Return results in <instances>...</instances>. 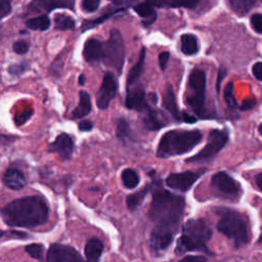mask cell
I'll list each match as a JSON object with an SVG mask.
<instances>
[{"label": "cell", "mask_w": 262, "mask_h": 262, "mask_svg": "<svg viewBox=\"0 0 262 262\" xmlns=\"http://www.w3.org/2000/svg\"><path fill=\"white\" fill-rule=\"evenodd\" d=\"M258 243H262V233H261V235H260V238L258 240Z\"/></svg>", "instance_id": "51"}, {"label": "cell", "mask_w": 262, "mask_h": 262, "mask_svg": "<svg viewBox=\"0 0 262 262\" xmlns=\"http://www.w3.org/2000/svg\"><path fill=\"white\" fill-rule=\"evenodd\" d=\"M123 10H125V8H119L118 10L114 11L113 13H107L106 15H102L100 18H98V19H96V20L85 22V23L83 24V30L85 31V30H88V29H91V28L97 26L98 24H100V23H102L103 21L108 20V19H109L110 17H112L114 14H116V13H118V12H120V11H123Z\"/></svg>", "instance_id": "32"}, {"label": "cell", "mask_w": 262, "mask_h": 262, "mask_svg": "<svg viewBox=\"0 0 262 262\" xmlns=\"http://www.w3.org/2000/svg\"><path fill=\"white\" fill-rule=\"evenodd\" d=\"M196 120H197V118L195 116L189 115L187 113H184V115H182V121H185L187 123H195Z\"/></svg>", "instance_id": "47"}, {"label": "cell", "mask_w": 262, "mask_h": 262, "mask_svg": "<svg viewBox=\"0 0 262 262\" xmlns=\"http://www.w3.org/2000/svg\"><path fill=\"white\" fill-rule=\"evenodd\" d=\"M32 115H33V109L27 108V109L23 110L22 112L16 114V116H15V118H14V121H15L16 125L22 126V125H24L27 121L30 120V118L32 117Z\"/></svg>", "instance_id": "34"}, {"label": "cell", "mask_w": 262, "mask_h": 262, "mask_svg": "<svg viewBox=\"0 0 262 262\" xmlns=\"http://www.w3.org/2000/svg\"><path fill=\"white\" fill-rule=\"evenodd\" d=\"M134 10L143 19V24L145 26H150L157 19V12L150 4H139L134 7Z\"/></svg>", "instance_id": "22"}, {"label": "cell", "mask_w": 262, "mask_h": 262, "mask_svg": "<svg viewBox=\"0 0 262 262\" xmlns=\"http://www.w3.org/2000/svg\"><path fill=\"white\" fill-rule=\"evenodd\" d=\"M78 128L80 131H89L93 128V124L91 121H88V120H83L81 121L79 124H78Z\"/></svg>", "instance_id": "46"}, {"label": "cell", "mask_w": 262, "mask_h": 262, "mask_svg": "<svg viewBox=\"0 0 262 262\" xmlns=\"http://www.w3.org/2000/svg\"><path fill=\"white\" fill-rule=\"evenodd\" d=\"M91 112V100L88 92L81 90L79 92V103L77 108L73 111V118L80 119L87 116Z\"/></svg>", "instance_id": "23"}, {"label": "cell", "mask_w": 262, "mask_h": 262, "mask_svg": "<svg viewBox=\"0 0 262 262\" xmlns=\"http://www.w3.org/2000/svg\"><path fill=\"white\" fill-rule=\"evenodd\" d=\"M30 47L29 42H27L26 40H18L14 43L13 45V49L16 54L18 55H25L28 53Z\"/></svg>", "instance_id": "38"}, {"label": "cell", "mask_w": 262, "mask_h": 262, "mask_svg": "<svg viewBox=\"0 0 262 262\" xmlns=\"http://www.w3.org/2000/svg\"><path fill=\"white\" fill-rule=\"evenodd\" d=\"M121 178H122V182H123L124 187L129 190L136 189L140 184V176H139L138 172L131 168L124 169L122 171Z\"/></svg>", "instance_id": "27"}, {"label": "cell", "mask_w": 262, "mask_h": 262, "mask_svg": "<svg viewBox=\"0 0 262 262\" xmlns=\"http://www.w3.org/2000/svg\"><path fill=\"white\" fill-rule=\"evenodd\" d=\"M212 237V229L204 219H191L185 226L176 246V253L201 251L212 255L206 243Z\"/></svg>", "instance_id": "4"}, {"label": "cell", "mask_w": 262, "mask_h": 262, "mask_svg": "<svg viewBox=\"0 0 262 262\" xmlns=\"http://www.w3.org/2000/svg\"><path fill=\"white\" fill-rule=\"evenodd\" d=\"M85 79H86L85 75H84V74H81V75L79 76V80H78L79 85H84V84H85Z\"/></svg>", "instance_id": "49"}, {"label": "cell", "mask_w": 262, "mask_h": 262, "mask_svg": "<svg viewBox=\"0 0 262 262\" xmlns=\"http://www.w3.org/2000/svg\"><path fill=\"white\" fill-rule=\"evenodd\" d=\"M211 187L216 194L227 198L235 197L240 192L239 184L224 171H220L212 176Z\"/></svg>", "instance_id": "11"}, {"label": "cell", "mask_w": 262, "mask_h": 262, "mask_svg": "<svg viewBox=\"0 0 262 262\" xmlns=\"http://www.w3.org/2000/svg\"><path fill=\"white\" fill-rule=\"evenodd\" d=\"M255 106H256V100H255V99L247 98V99H245V100L242 102L240 109L243 110V111H247V110H250V109L254 108Z\"/></svg>", "instance_id": "45"}, {"label": "cell", "mask_w": 262, "mask_h": 262, "mask_svg": "<svg viewBox=\"0 0 262 262\" xmlns=\"http://www.w3.org/2000/svg\"><path fill=\"white\" fill-rule=\"evenodd\" d=\"M26 26L34 31H46L50 27V20L46 15H41L36 18L29 19Z\"/></svg>", "instance_id": "28"}, {"label": "cell", "mask_w": 262, "mask_h": 262, "mask_svg": "<svg viewBox=\"0 0 262 262\" xmlns=\"http://www.w3.org/2000/svg\"><path fill=\"white\" fill-rule=\"evenodd\" d=\"M179 262H207V258L201 255H190L182 258Z\"/></svg>", "instance_id": "42"}, {"label": "cell", "mask_w": 262, "mask_h": 262, "mask_svg": "<svg viewBox=\"0 0 262 262\" xmlns=\"http://www.w3.org/2000/svg\"><path fill=\"white\" fill-rule=\"evenodd\" d=\"M151 190H153V186L152 185H148V186L144 187L142 190H140L139 192L129 195L127 197V199H126V204H127L128 209L131 210V211L137 210L143 204L144 200L146 199L148 193Z\"/></svg>", "instance_id": "24"}, {"label": "cell", "mask_w": 262, "mask_h": 262, "mask_svg": "<svg viewBox=\"0 0 262 262\" xmlns=\"http://www.w3.org/2000/svg\"><path fill=\"white\" fill-rule=\"evenodd\" d=\"M155 185L149 218L156 223L155 227L176 233L184 216L186 201L182 197L164 190L158 184Z\"/></svg>", "instance_id": "1"}, {"label": "cell", "mask_w": 262, "mask_h": 262, "mask_svg": "<svg viewBox=\"0 0 262 262\" xmlns=\"http://www.w3.org/2000/svg\"><path fill=\"white\" fill-rule=\"evenodd\" d=\"M99 5V0H84L81 4V8L86 13H94L97 11Z\"/></svg>", "instance_id": "37"}, {"label": "cell", "mask_w": 262, "mask_h": 262, "mask_svg": "<svg viewBox=\"0 0 262 262\" xmlns=\"http://www.w3.org/2000/svg\"><path fill=\"white\" fill-rule=\"evenodd\" d=\"M54 21H55L56 30H60V31L72 30L75 28V24H76L74 19L66 14L56 15Z\"/></svg>", "instance_id": "29"}, {"label": "cell", "mask_w": 262, "mask_h": 262, "mask_svg": "<svg viewBox=\"0 0 262 262\" xmlns=\"http://www.w3.org/2000/svg\"><path fill=\"white\" fill-rule=\"evenodd\" d=\"M103 250L102 242L97 238L90 239L85 246V256L88 262H98Z\"/></svg>", "instance_id": "21"}, {"label": "cell", "mask_w": 262, "mask_h": 262, "mask_svg": "<svg viewBox=\"0 0 262 262\" xmlns=\"http://www.w3.org/2000/svg\"><path fill=\"white\" fill-rule=\"evenodd\" d=\"M258 131H259V134L261 135V137H262V123L259 125V127H258Z\"/></svg>", "instance_id": "50"}, {"label": "cell", "mask_w": 262, "mask_h": 262, "mask_svg": "<svg viewBox=\"0 0 262 262\" xmlns=\"http://www.w3.org/2000/svg\"><path fill=\"white\" fill-rule=\"evenodd\" d=\"M224 99L226 101V103L228 104L229 108L234 109L238 108V102L233 96V84L231 82H229L224 89Z\"/></svg>", "instance_id": "33"}, {"label": "cell", "mask_w": 262, "mask_h": 262, "mask_svg": "<svg viewBox=\"0 0 262 262\" xmlns=\"http://www.w3.org/2000/svg\"><path fill=\"white\" fill-rule=\"evenodd\" d=\"M26 252L35 259H42L43 257V252H44V247L40 244H31L26 247Z\"/></svg>", "instance_id": "35"}, {"label": "cell", "mask_w": 262, "mask_h": 262, "mask_svg": "<svg viewBox=\"0 0 262 262\" xmlns=\"http://www.w3.org/2000/svg\"><path fill=\"white\" fill-rule=\"evenodd\" d=\"M251 26L255 32L262 34V15L261 14H254L251 17Z\"/></svg>", "instance_id": "39"}, {"label": "cell", "mask_w": 262, "mask_h": 262, "mask_svg": "<svg viewBox=\"0 0 262 262\" xmlns=\"http://www.w3.org/2000/svg\"><path fill=\"white\" fill-rule=\"evenodd\" d=\"M144 124L148 130L155 131L161 129L166 125V121L163 119V116L157 110L152 109L151 107L145 112Z\"/></svg>", "instance_id": "20"}, {"label": "cell", "mask_w": 262, "mask_h": 262, "mask_svg": "<svg viewBox=\"0 0 262 262\" xmlns=\"http://www.w3.org/2000/svg\"><path fill=\"white\" fill-rule=\"evenodd\" d=\"M255 0H230L229 6L238 15H246L255 6Z\"/></svg>", "instance_id": "30"}, {"label": "cell", "mask_w": 262, "mask_h": 262, "mask_svg": "<svg viewBox=\"0 0 262 262\" xmlns=\"http://www.w3.org/2000/svg\"><path fill=\"white\" fill-rule=\"evenodd\" d=\"M125 106L129 110L144 113L150 108L147 101V94L143 86H131V88H128Z\"/></svg>", "instance_id": "13"}, {"label": "cell", "mask_w": 262, "mask_h": 262, "mask_svg": "<svg viewBox=\"0 0 262 262\" xmlns=\"http://www.w3.org/2000/svg\"><path fill=\"white\" fill-rule=\"evenodd\" d=\"M202 141L199 130L173 129L162 136L158 149V158H170L191 152Z\"/></svg>", "instance_id": "3"}, {"label": "cell", "mask_w": 262, "mask_h": 262, "mask_svg": "<svg viewBox=\"0 0 262 262\" xmlns=\"http://www.w3.org/2000/svg\"><path fill=\"white\" fill-rule=\"evenodd\" d=\"M252 72L257 80L262 81V62L255 63L252 67Z\"/></svg>", "instance_id": "43"}, {"label": "cell", "mask_w": 262, "mask_h": 262, "mask_svg": "<svg viewBox=\"0 0 262 262\" xmlns=\"http://www.w3.org/2000/svg\"><path fill=\"white\" fill-rule=\"evenodd\" d=\"M217 229L232 240L237 248L247 245L250 241L247 223L235 211L228 209L222 210L221 217L217 223Z\"/></svg>", "instance_id": "5"}, {"label": "cell", "mask_w": 262, "mask_h": 262, "mask_svg": "<svg viewBox=\"0 0 262 262\" xmlns=\"http://www.w3.org/2000/svg\"><path fill=\"white\" fill-rule=\"evenodd\" d=\"M4 182L9 189L19 191L26 186V177L21 170L11 167L4 175Z\"/></svg>", "instance_id": "19"}, {"label": "cell", "mask_w": 262, "mask_h": 262, "mask_svg": "<svg viewBox=\"0 0 262 262\" xmlns=\"http://www.w3.org/2000/svg\"><path fill=\"white\" fill-rule=\"evenodd\" d=\"M255 180H256V185L258 186V188L262 191V172L259 173L258 175H256Z\"/></svg>", "instance_id": "48"}, {"label": "cell", "mask_w": 262, "mask_h": 262, "mask_svg": "<svg viewBox=\"0 0 262 262\" xmlns=\"http://www.w3.org/2000/svg\"><path fill=\"white\" fill-rule=\"evenodd\" d=\"M47 262H84V260L74 248L54 244L47 252Z\"/></svg>", "instance_id": "12"}, {"label": "cell", "mask_w": 262, "mask_h": 262, "mask_svg": "<svg viewBox=\"0 0 262 262\" xmlns=\"http://www.w3.org/2000/svg\"><path fill=\"white\" fill-rule=\"evenodd\" d=\"M207 169L198 171H185L181 173H172L166 178V185L173 190L179 192H188L198 181V179L206 172Z\"/></svg>", "instance_id": "10"}, {"label": "cell", "mask_w": 262, "mask_h": 262, "mask_svg": "<svg viewBox=\"0 0 262 262\" xmlns=\"http://www.w3.org/2000/svg\"><path fill=\"white\" fill-rule=\"evenodd\" d=\"M29 68V65L28 63H20V64H15V65H12L8 71L11 75H14V76H19V75H22L24 74Z\"/></svg>", "instance_id": "36"}, {"label": "cell", "mask_w": 262, "mask_h": 262, "mask_svg": "<svg viewBox=\"0 0 262 262\" xmlns=\"http://www.w3.org/2000/svg\"><path fill=\"white\" fill-rule=\"evenodd\" d=\"M125 61V44L124 39L119 30L114 29L110 33L109 40L104 43L103 63L121 74Z\"/></svg>", "instance_id": "7"}, {"label": "cell", "mask_w": 262, "mask_h": 262, "mask_svg": "<svg viewBox=\"0 0 262 262\" xmlns=\"http://www.w3.org/2000/svg\"><path fill=\"white\" fill-rule=\"evenodd\" d=\"M174 235L175 233L170 230L154 227L151 235V247L156 252H163L170 246Z\"/></svg>", "instance_id": "17"}, {"label": "cell", "mask_w": 262, "mask_h": 262, "mask_svg": "<svg viewBox=\"0 0 262 262\" xmlns=\"http://www.w3.org/2000/svg\"><path fill=\"white\" fill-rule=\"evenodd\" d=\"M12 12V5L11 3L7 2V0H3L2 4H0V18L4 19L8 15H10Z\"/></svg>", "instance_id": "40"}, {"label": "cell", "mask_w": 262, "mask_h": 262, "mask_svg": "<svg viewBox=\"0 0 262 262\" xmlns=\"http://www.w3.org/2000/svg\"><path fill=\"white\" fill-rule=\"evenodd\" d=\"M189 94L187 95V102L200 118L206 117L205 108V92H206V74L201 69H194L188 80Z\"/></svg>", "instance_id": "6"}, {"label": "cell", "mask_w": 262, "mask_h": 262, "mask_svg": "<svg viewBox=\"0 0 262 262\" xmlns=\"http://www.w3.org/2000/svg\"><path fill=\"white\" fill-rule=\"evenodd\" d=\"M228 142V134L225 130H218L214 129L211 130L208 142L204 149H202L197 155L189 158L187 162L189 163H197V162H204L211 158H213L216 154H218L224 146Z\"/></svg>", "instance_id": "8"}, {"label": "cell", "mask_w": 262, "mask_h": 262, "mask_svg": "<svg viewBox=\"0 0 262 262\" xmlns=\"http://www.w3.org/2000/svg\"><path fill=\"white\" fill-rule=\"evenodd\" d=\"M49 209L40 196H28L14 200L2 211L4 221L10 226L36 227L48 219Z\"/></svg>", "instance_id": "2"}, {"label": "cell", "mask_w": 262, "mask_h": 262, "mask_svg": "<svg viewBox=\"0 0 262 262\" xmlns=\"http://www.w3.org/2000/svg\"><path fill=\"white\" fill-rule=\"evenodd\" d=\"M118 91V81L113 73H106L100 87L96 92V106L100 110L109 108Z\"/></svg>", "instance_id": "9"}, {"label": "cell", "mask_w": 262, "mask_h": 262, "mask_svg": "<svg viewBox=\"0 0 262 262\" xmlns=\"http://www.w3.org/2000/svg\"><path fill=\"white\" fill-rule=\"evenodd\" d=\"M48 152L58 154L62 159L68 160L74 153V142L67 134H61L54 143L48 146Z\"/></svg>", "instance_id": "14"}, {"label": "cell", "mask_w": 262, "mask_h": 262, "mask_svg": "<svg viewBox=\"0 0 262 262\" xmlns=\"http://www.w3.org/2000/svg\"><path fill=\"white\" fill-rule=\"evenodd\" d=\"M146 48L143 47L139 57L138 62L135 64V66L130 69L129 73H128V77H127V84L128 86H133L141 77L143 71H144V65H145V61H146Z\"/></svg>", "instance_id": "25"}, {"label": "cell", "mask_w": 262, "mask_h": 262, "mask_svg": "<svg viewBox=\"0 0 262 262\" xmlns=\"http://www.w3.org/2000/svg\"><path fill=\"white\" fill-rule=\"evenodd\" d=\"M129 133H130V128H129L128 122L123 118L119 119L117 121V125H116V135H117V137L121 141H125L129 137Z\"/></svg>", "instance_id": "31"}, {"label": "cell", "mask_w": 262, "mask_h": 262, "mask_svg": "<svg viewBox=\"0 0 262 262\" xmlns=\"http://www.w3.org/2000/svg\"><path fill=\"white\" fill-rule=\"evenodd\" d=\"M226 73H227V71L225 68H223V67L219 68V71L217 74V81H216V91L217 92L220 91V85H221V82L223 81V79L225 78Z\"/></svg>", "instance_id": "44"}, {"label": "cell", "mask_w": 262, "mask_h": 262, "mask_svg": "<svg viewBox=\"0 0 262 262\" xmlns=\"http://www.w3.org/2000/svg\"><path fill=\"white\" fill-rule=\"evenodd\" d=\"M83 57L88 63L103 62L104 44L95 38L87 39L83 47Z\"/></svg>", "instance_id": "16"}, {"label": "cell", "mask_w": 262, "mask_h": 262, "mask_svg": "<svg viewBox=\"0 0 262 262\" xmlns=\"http://www.w3.org/2000/svg\"><path fill=\"white\" fill-rule=\"evenodd\" d=\"M162 103H163V107L170 113V115L175 120L177 121L182 120V115L180 114V111L178 109L176 97L171 84H167L164 88L163 95H162Z\"/></svg>", "instance_id": "18"}, {"label": "cell", "mask_w": 262, "mask_h": 262, "mask_svg": "<svg viewBox=\"0 0 262 262\" xmlns=\"http://www.w3.org/2000/svg\"><path fill=\"white\" fill-rule=\"evenodd\" d=\"M169 58H170V54L169 51H163L159 55V58H158V62H159V66L161 68V70H165L166 67H167V64H168V61H169Z\"/></svg>", "instance_id": "41"}, {"label": "cell", "mask_w": 262, "mask_h": 262, "mask_svg": "<svg viewBox=\"0 0 262 262\" xmlns=\"http://www.w3.org/2000/svg\"><path fill=\"white\" fill-rule=\"evenodd\" d=\"M180 48L184 55L194 56L199 51L198 38L193 34H184L180 37Z\"/></svg>", "instance_id": "26"}, {"label": "cell", "mask_w": 262, "mask_h": 262, "mask_svg": "<svg viewBox=\"0 0 262 262\" xmlns=\"http://www.w3.org/2000/svg\"><path fill=\"white\" fill-rule=\"evenodd\" d=\"M75 4L71 0H38L33 2L29 6V12L32 14L39 12H51L56 9H69L74 10Z\"/></svg>", "instance_id": "15"}]
</instances>
